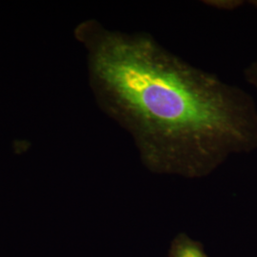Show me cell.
<instances>
[{
  "mask_svg": "<svg viewBox=\"0 0 257 257\" xmlns=\"http://www.w3.org/2000/svg\"><path fill=\"white\" fill-rule=\"evenodd\" d=\"M202 2L213 9L222 11H234L245 4L242 0H205Z\"/></svg>",
  "mask_w": 257,
  "mask_h": 257,
  "instance_id": "3",
  "label": "cell"
},
{
  "mask_svg": "<svg viewBox=\"0 0 257 257\" xmlns=\"http://www.w3.org/2000/svg\"><path fill=\"white\" fill-rule=\"evenodd\" d=\"M87 52L98 107L132 137L152 174L187 179L257 150V106L248 92L186 61L147 32L87 19L74 28Z\"/></svg>",
  "mask_w": 257,
  "mask_h": 257,
  "instance_id": "1",
  "label": "cell"
},
{
  "mask_svg": "<svg viewBox=\"0 0 257 257\" xmlns=\"http://www.w3.org/2000/svg\"><path fill=\"white\" fill-rule=\"evenodd\" d=\"M169 257H210L205 251L202 243L191 238L187 233L180 232L173 239Z\"/></svg>",
  "mask_w": 257,
  "mask_h": 257,
  "instance_id": "2",
  "label": "cell"
},
{
  "mask_svg": "<svg viewBox=\"0 0 257 257\" xmlns=\"http://www.w3.org/2000/svg\"><path fill=\"white\" fill-rule=\"evenodd\" d=\"M243 74L246 82L251 85L257 91V57L245 68Z\"/></svg>",
  "mask_w": 257,
  "mask_h": 257,
  "instance_id": "4",
  "label": "cell"
},
{
  "mask_svg": "<svg viewBox=\"0 0 257 257\" xmlns=\"http://www.w3.org/2000/svg\"><path fill=\"white\" fill-rule=\"evenodd\" d=\"M248 3H250L251 6L257 8V0H253V1H248Z\"/></svg>",
  "mask_w": 257,
  "mask_h": 257,
  "instance_id": "5",
  "label": "cell"
}]
</instances>
